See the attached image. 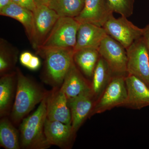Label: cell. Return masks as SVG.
<instances>
[{
    "label": "cell",
    "instance_id": "cell-1",
    "mask_svg": "<svg viewBox=\"0 0 149 149\" xmlns=\"http://www.w3.org/2000/svg\"><path fill=\"white\" fill-rule=\"evenodd\" d=\"M16 94L10 113V120L15 125H19L23 118L44 100L49 91L44 90L32 79L17 69Z\"/></svg>",
    "mask_w": 149,
    "mask_h": 149
},
{
    "label": "cell",
    "instance_id": "cell-2",
    "mask_svg": "<svg viewBox=\"0 0 149 149\" xmlns=\"http://www.w3.org/2000/svg\"><path fill=\"white\" fill-rule=\"evenodd\" d=\"M49 93L36 111L23 118L19 124L20 144L22 148L46 149L51 146L47 141L44 131L47 118Z\"/></svg>",
    "mask_w": 149,
    "mask_h": 149
},
{
    "label": "cell",
    "instance_id": "cell-3",
    "mask_svg": "<svg viewBox=\"0 0 149 149\" xmlns=\"http://www.w3.org/2000/svg\"><path fill=\"white\" fill-rule=\"evenodd\" d=\"M40 49L45 58V82L53 88L61 87L74 63V48L47 47Z\"/></svg>",
    "mask_w": 149,
    "mask_h": 149
},
{
    "label": "cell",
    "instance_id": "cell-4",
    "mask_svg": "<svg viewBox=\"0 0 149 149\" xmlns=\"http://www.w3.org/2000/svg\"><path fill=\"white\" fill-rule=\"evenodd\" d=\"M80 24L74 17H60L38 49L47 47L74 48Z\"/></svg>",
    "mask_w": 149,
    "mask_h": 149
},
{
    "label": "cell",
    "instance_id": "cell-5",
    "mask_svg": "<svg viewBox=\"0 0 149 149\" xmlns=\"http://www.w3.org/2000/svg\"><path fill=\"white\" fill-rule=\"evenodd\" d=\"M127 98V91L123 75H115L95 103L90 118L115 107L125 105Z\"/></svg>",
    "mask_w": 149,
    "mask_h": 149
},
{
    "label": "cell",
    "instance_id": "cell-6",
    "mask_svg": "<svg viewBox=\"0 0 149 149\" xmlns=\"http://www.w3.org/2000/svg\"><path fill=\"white\" fill-rule=\"evenodd\" d=\"M121 16L116 18L112 15L104 24L107 34L120 43L126 49L136 40L143 37V29L139 28Z\"/></svg>",
    "mask_w": 149,
    "mask_h": 149
},
{
    "label": "cell",
    "instance_id": "cell-7",
    "mask_svg": "<svg viewBox=\"0 0 149 149\" xmlns=\"http://www.w3.org/2000/svg\"><path fill=\"white\" fill-rule=\"evenodd\" d=\"M127 73L141 79L149 87V54L143 37L126 49Z\"/></svg>",
    "mask_w": 149,
    "mask_h": 149
},
{
    "label": "cell",
    "instance_id": "cell-8",
    "mask_svg": "<svg viewBox=\"0 0 149 149\" xmlns=\"http://www.w3.org/2000/svg\"><path fill=\"white\" fill-rule=\"evenodd\" d=\"M98 51L115 75H125L127 73V51L120 43L107 35Z\"/></svg>",
    "mask_w": 149,
    "mask_h": 149
},
{
    "label": "cell",
    "instance_id": "cell-9",
    "mask_svg": "<svg viewBox=\"0 0 149 149\" xmlns=\"http://www.w3.org/2000/svg\"><path fill=\"white\" fill-rule=\"evenodd\" d=\"M33 15L34 31L32 44L38 49L42 45L60 17L54 10L44 4L37 6Z\"/></svg>",
    "mask_w": 149,
    "mask_h": 149
},
{
    "label": "cell",
    "instance_id": "cell-10",
    "mask_svg": "<svg viewBox=\"0 0 149 149\" xmlns=\"http://www.w3.org/2000/svg\"><path fill=\"white\" fill-rule=\"evenodd\" d=\"M113 12L108 0H85L84 7L75 19L81 24L103 27Z\"/></svg>",
    "mask_w": 149,
    "mask_h": 149
},
{
    "label": "cell",
    "instance_id": "cell-11",
    "mask_svg": "<svg viewBox=\"0 0 149 149\" xmlns=\"http://www.w3.org/2000/svg\"><path fill=\"white\" fill-rule=\"evenodd\" d=\"M68 100L71 113V125L76 133L85 120L90 118L97 99L91 90Z\"/></svg>",
    "mask_w": 149,
    "mask_h": 149
},
{
    "label": "cell",
    "instance_id": "cell-12",
    "mask_svg": "<svg viewBox=\"0 0 149 149\" xmlns=\"http://www.w3.org/2000/svg\"><path fill=\"white\" fill-rule=\"evenodd\" d=\"M44 131L47 141L51 146L54 145L63 149L71 148L76 134L71 124L47 118Z\"/></svg>",
    "mask_w": 149,
    "mask_h": 149
},
{
    "label": "cell",
    "instance_id": "cell-13",
    "mask_svg": "<svg viewBox=\"0 0 149 149\" xmlns=\"http://www.w3.org/2000/svg\"><path fill=\"white\" fill-rule=\"evenodd\" d=\"M47 119L71 124V116L68 100L60 87L53 88L49 92Z\"/></svg>",
    "mask_w": 149,
    "mask_h": 149
},
{
    "label": "cell",
    "instance_id": "cell-14",
    "mask_svg": "<svg viewBox=\"0 0 149 149\" xmlns=\"http://www.w3.org/2000/svg\"><path fill=\"white\" fill-rule=\"evenodd\" d=\"M127 98L124 106L141 109L149 106V87L141 79L131 74L125 77Z\"/></svg>",
    "mask_w": 149,
    "mask_h": 149
},
{
    "label": "cell",
    "instance_id": "cell-15",
    "mask_svg": "<svg viewBox=\"0 0 149 149\" xmlns=\"http://www.w3.org/2000/svg\"><path fill=\"white\" fill-rule=\"evenodd\" d=\"M107 35L103 27L90 23L80 24L74 48V52L84 49H98L103 40Z\"/></svg>",
    "mask_w": 149,
    "mask_h": 149
},
{
    "label": "cell",
    "instance_id": "cell-16",
    "mask_svg": "<svg viewBox=\"0 0 149 149\" xmlns=\"http://www.w3.org/2000/svg\"><path fill=\"white\" fill-rule=\"evenodd\" d=\"M17 72H12L2 75L0 79V116L10 115L16 94Z\"/></svg>",
    "mask_w": 149,
    "mask_h": 149
},
{
    "label": "cell",
    "instance_id": "cell-17",
    "mask_svg": "<svg viewBox=\"0 0 149 149\" xmlns=\"http://www.w3.org/2000/svg\"><path fill=\"white\" fill-rule=\"evenodd\" d=\"M60 88L68 100L92 90V86L74 63L65 75Z\"/></svg>",
    "mask_w": 149,
    "mask_h": 149
},
{
    "label": "cell",
    "instance_id": "cell-18",
    "mask_svg": "<svg viewBox=\"0 0 149 149\" xmlns=\"http://www.w3.org/2000/svg\"><path fill=\"white\" fill-rule=\"evenodd\" d=\"M3 16L14 19L24 26L29 40L32 42L34 37V15L32 11L22 7L12 2L0 10Z\"/></svg>",
    "mask_w": 149,
    "mask_h": 149
},
{
    "label": "cell",
    "instance_id": "cell-19",
    "mask_svg": "<svg viewBox=\"0 0 149 149\" xmlns=\"http://www.w3.org/2000/svg\"><path fill=\"white\" fill-rule=\"evenodd\" d=\"M113 74L106 62L100 57L93 72V81L91 83L92 91L97 100L108 85L112 78Z\"/></svg>",
    "mask_w": 149,
    "mask_h": 149
},
{
    "label": "cell",
    "instance_id": "cell-20",
    "mask_svg": "<svg viewBox=\"0 0 149 149\" xmlns=\"http://www.w3.org/2000/svg\"><path fill=\"white\" fill-rule=\"evenodd\" d=\"M14 124L8 116L0 120V145L6 149H19L21 147L20 134Z\"/></svg>",
    "mask_w": 149,
    "mask_h": 149
},
{
    "label": "cell",
    "instance_id": "cell-21",
    "mask_svg": "<svg viewBox=\"0 0 149 149\" xmlns=\"http://www.w3.org/2000/svg\"><path fill=\"white\" fill-rule=\"evenodd\" d=\"M100 57L97 49H82L74 52V62L86 76L91 77Z\"/></svg>",
    "mask_w": 149,
    "mask_h": 149
},
{
    "label": "cell",
    "instance_id": "cell-22",
    "mask_svg": "<svg viewBox=\"0 0 149 149\" xmlns=\"http://www.w3.org/2000/svg\"><path fill=\"white\" fill-rule=\"evenodd\" d=\"M85 0H54L49 6L59 17H77L84 7Z\"/></svg>",
    "mask_w": 149,
    "mask_h": 149
},
{
    "label": "cell",
    "instance_id": "cell-23",
    "mask_svg": "<svg viewBox=\"0 0 149 149\" xmlns=\"http://www.w3.org/2000/svg\"><path fill=\"white\" fill-rule=\"evenodd\" d=\"M113 12L128 17L133 14L135 0H108Z\"/></svg>",
    "mask_w": 149,
    "mask_h": 149
},
{
    "label": "cell",
    "instance_id": "cell-24",
    "mask_svg": "<svg viewBox=\"0 0 149 149\" xmlns=\"http://www.w3.org/2000/svg\"><path fill=\"white\" fill-rule=\"evenodd\" d=\"M15 63L12 57L3 50L0 53V72L1 75L8 73Z\"/></svg>",
    "mask_w": 149,
    "mask_h": 149
},
{
    "label": "cell",
    "instance_id": "cell-25",
    "mask_svg": "<svg viewBox=\"0 0 149 149\" xmlns=\"http://www.w3.org/2000/svg\"><path fill=\"white\" fill-rule=\"evenodd\" d=\"M12 2L29 10L34 12L37 6L34 0H11Z\"/></svg>",
    "mask_w": 149,
    "mask_h": 149
},
{
    "label": "cell",
    "instance_id": "cell-26",
    "mask_svg": "<svg viewBox=\"0 0 149 149\" xmlns=\"http://www.w3.org/2000/svg\"><path fill=\"white\" fill-rule=\"evenodd\" d=\"M33 56V55L29 52H25L22 53L19 57L20 63L22 65L27 68Z\"/></svg>",
    "mask_w": 149,
    "mask_h": 149
},
{
    "label": "cell",
    "instance_id": "cell-27",
    "mask_svg": "<svg viewBox=\"0 0 149 149\" xmlns=\"http://www.w3.org/2000/svg\"><path fill=\"white\" fill-rule=\"evenodd\" d=\"M40 64L41 63L39 58L36 56L33 55L27 68L31 70H36L40 67Z\"/></svg>",
    "mask_w": 149,
    "mask_h": 149
},
{
    "label": "cell",
    "instance_id": "cell-28",
    "mask_svg": "<svg viewBox=\"0 0 149 149\" xmlns=\"http://www.w3.org/2000/svg\"><path fill=\"white\" fill-rule=\"evenodd\" d=\"M143 39L149 54V24L143 29Z\"/></svg>",
    "mask_w": 149,
    "mask_h": 149
},
{
    "label": "cell",
    "instance_id": "cell-29",
    "mask_svg": "<svg viewBox=\"0 0 149 149\" xmlns=\"http://www.w3.org/2000/svg\"><path fill=\"white\" fill-rule=\"evenodd\" d=\"M11 2V0H0V10L8 6Z\"/></svg>",
    "mask_w": 149,
    "mask_h": 149
},
{
    "label": "cell",
    "instance_id": "cell-30",
    "mask_svg": "<svg viewBox=\"0 0 149 149\" xmlns=\"http://www.w3.org/2000/svg\"><path fill=\"white\" fill-rule=\"evenodd\" d=\"M54 0H42L43 4L44 5L49 6Z\"/></svg>",
    "mask_w": 149,
    "mask_h": 149
},
{
    "label": "cell",
    "instance_id": "cell-31",
    "mask_svg": "<svg viewBox=\"0 0 149 149\" xmlns=\"http://www.w3.org/2000/svg\"><path fill=\"white\" fill-rule=\"evenodd\" d=\"M34 1L36 3L37 6L41 5L44 4L42 0H34Z\"/></svg>",
    "mask_w": 149,
    "mask_h": 149
}]
</instances>
